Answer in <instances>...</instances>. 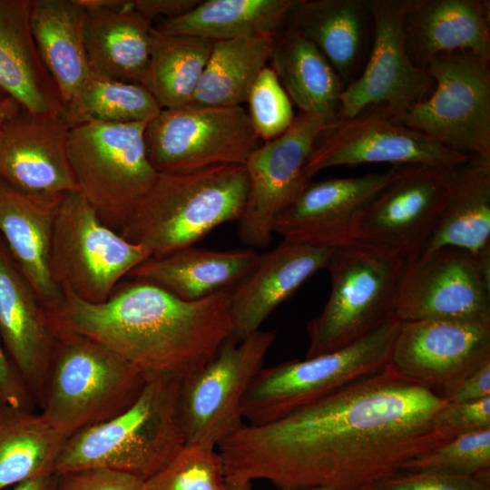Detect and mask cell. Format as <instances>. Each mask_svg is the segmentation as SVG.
<instances>
[{
  "label": "cell",
  "instance_id": "obj_47",
  "mask_svg": "<svg viewBox=\"0 0 490 490\" xmlns=\"http://www.w3.org/2000/svg\"><path fill=\"white\" fill-rule=\"evenodd\" d=\"M21 109L19 103L12 97L5 95L0 98V135L5 124Z\"/></svg>",
  "mask_w": 490,
  "mask_h": 490
},
{
  "label": "cell",
  "instance_id": "obj_46",
  "mask_svg": "<svg viewBox=\"0 0 490 490\" xmlns=\"http://www.w3.org/2000/svg\"><path fill=\"white\" fill-rule=\"evenodd\" d=\"M57 479L55 473L38 475L14 485L12 490H57Z\"/></svg>",
  "mask_w": 490,
  "mask_h": 490
},
{
  "label": "cell",
  "instance_id": "obj_22",
  "mask_svg": "<svg viewBox=\"0 0 490 490\" xmlns=\"http://www.w3.org/2000/svg\"><path fill=\"white\" fill-rule=\"evenodd\" d=\"M335 248L282 240L260 254L251 270L230 291L232 338L240 341L312 275L325 269Z\"/></svg>",
  "mask_w": 490,
  "mask_h": 490
},
{
  "label": "cell",
  "instance_id": "obj_24",
  "mask_svg": "<svg viewBox=\"0 0 490 490\" xmlns=\"http://www.w3.org/2000/svg\"><path fill=\"white\" fill-rule=\"evenodd\" d=\"M64 195L27 192L0 180V235L19 270L49 309L63 299L51 278L49 251Z\"/></svg>",
  "mask_w": 490,
  "mask_h": 490
},
{
  "label": "cell",
  "instance_id": "obj_25",
  "mask_svg": "<svg viewBox=\"0 0 490 490\" xmlns=\"http://www.w3.org/2000/svg\"><path fill=\"white\" fill-rule=\"evenodd\" d=\"M259 257L252 249L218 250L191 245L150 257L126 278L150 282L179 299L193 301L231 290Z\"/></svg>",
  "mask_w": 490,
  "mask_h": 490
},
{
  "label": "cell",
  "instance_id": "obj_51",
  "mask_svg": "<svg viewBox=\"0 0 490 490\" xmlns=\"http://www.w3.org/2000/svg\"><path fill=\"white\" fill-rule=\"evenodd\" d=\"M5 96V94L0 90V98Z\"/></svg>",
  "mask_w": 490,
  "mask_h": 490
},
{
  "label": "cell",
  "instance_id": "obj_43",
  "mask_svg": "<svg viewBox=\"0 0 490 490\" xmlns=\"http://www.w3.org/2000/svg\"><path fill=\"white\" fill-rule=\"evenodd\" d=\"M0 404L32 409L35 404L24 379L0 343Z\"/></svg>",
  "mask_w": 490,
  "mask_h": 490
},
{
  "label": "cell",
  "instance_id": "obj_12",
  "mask_svg": "<svg viewBox=\"0 0 490 490\" xmlns=\"http://www.w3.org/2000/svg\"><path fill=\"white\" fill-rule=\"evenodd\" d=\"M144 138L148 158L158 173L244 165L262 144L242 106L162 109L147 123Z\"/></svg>",
  "mask_w": 490,
  "mask_h": 490
},
{
  "label": "cell",
  "instance_id": "obj_11",
  "mask_svg": "<svg viewBox=\"0 0 490 490\" xmlns=\"http://www.w3.org/2000/svg\"><path fill=\"white\" fill-rule=\"evenodd\" d=\"M275 338L274 330L261 329L240 341L230 337L211 360L180 381L185 444L216 447L244 425L242 400Z\"/></svg>",
  "mask_w": 490,
  "mask_h": 490
},
{
  "label": "cell",
  "instance_id": "obj_31",
  "mask_svg": "<svg viewBox=\"0 0 490 490\" xmlns=\"http://www.w3.org/2000/svg\"><path fill=\"white\" fill-rule=\"evenodd\" d=\"M270 61L300 113L338 120L339 99L346 85L310 40L285 26L274 39Z\"/></svg>",
  "mask_w": 490,
  "mask_h": 490
},
{
  "label": "cell",
  "instance_id": "obj_48",
  "mask_svg": "<svg viewBox=\"0 0 490 490\" xmlns=\"http://www.w3.org/2000/svg\"><path fill=\"white\" fill-rule=\"evenodd\" d=\"M84 9H116L124 7L129 0H76Z\"/></svg>",
  "mask_w": 490,
  "mask_h": 490
},
{
  "label": "cell",
  "instance_id": "obj_19",
  "mask_svg": "<svg viewBox=\"0 0 490 490\" xmlns=\"http://www.w3.org/2000/svg\"><path fill=\"white\" fill-rule=\"evenodd\" d=\"M402 167L358 177L309 181L278 215L273 232L292 242L331 248L345 244L351 240L358 212L399 174Z\"/></svg>",
  "mask_w": 490,
  "mask_h": 490
},
{
  "label": "cell",
  "instance_id": "obj_3",
  "mask_svg": "<svg viewBox=\"0 0 490 490\" xmlns=\"http://www.w3.org/2000/svg\"><path fill=\"white\" fill-rule=\"evenodd\" d=\"M180 381L170 376H150L124 412L65 440L54 473L104 467L144 481L152 477L186 443L179 415Z\"/></svg>",
  "mask_w": 490,
  "mask_h": 490
},
{
  "label": "cell",
  "instance_id": "obj_17",
  "mask_svg": "<svg viewBox=\"0 0 490 490\" xmlns=\"http://www.w3.org/2000/svg\"><path fill=\"white\" fill-rule=\"evenodd\" d=\"M490 360V318L402 322L389 366L447 399L461 381Z\"/></svg>",
  "mask_w": 490,
  "mask_h": 490
},
{
  "label": "cell",
  "instance_id": "obj_16",
  "mask_svg": "<svg viewBox=\"0 0 490 490\" xmlns=\"http://www.w3.org/2000/svg\"><path fill=\"white\" fill-rule=\"evenodd\" d=\"M452 167L403 166L358 212L350 239L388 249L407 261L418 257L437 225Z\"/></svg>",
  "mask_w": 490,
  "mask_h": 490
},
{
  "label": "cell",
  "instance_id": "obj_38",
  "mask_svg": "<svg viewBox=\"0 0 490 490\" xmlns=\"http://www.w3.org/2000/svg\"><path fill=\"white\" fill-rule=\"evenodd\" d=\"M226 472L215 446L185 444L159 472L145 481L146 490H223Z\"/></svg>",
  "mask_w": 490,
  "mask_h": 490
},
{
  "label": "cell",
  "instance_id": "obj_18",
  "mask_svg": "<svg viewBox=\"0 0 490 490\" xmlns=\"http://www.w3.org/2000/svg\"><path fill=\"white\" fill-rule=\"evenodd\" d=\"M317 142L305 167L307 179L322 170L364 163L452 167L470 155L397 123L377 109L338 120Z\"/></svg>",
  "mask_w": 490,
  "mask_h": 490
},
{
  "label": "cell",
  "instance_id": "obj_6",
  "mask_svg": "<svg viewBox=\"0 0 490 490\" xmlns=\"http://www.w3.org/2000/svg\"><path fill=\"white\" fill-rule=\"evenodd\" d=\"M407 260L386 248L351 240L334 249L327 269L331 290L307 326L305 358L345 348L395 317Z\"/></svg>",
  "mask_w": 490,
  "mask_h": 490
},
{
  "label": "cell",
  "instance_id": "obj_9",
  "mask_svg": "<svg viewBox=\"0 0 490 490\" xmlns=\"http://www.w3.org/2000/svg\"><path fill=\"white\" fill-rule=\"evenodd\" d=\"M151 257L148 250L108 227L79 191L65 193L51 238L49 270L62 293L93 304Z\"/></svg>",
  "mask_w": 490,
  "mask_h": 490
},
{
  "label": "cell",
  "instance_id": "obj_30",
  "mask_svg": "<svg viewBox=\"0 0 490 490\" xmlns=\"http://www.w3.org/2000/svg\"><path fill=\"white\" fill-rule=\"evenodd\" d=\"M85 9L76 0H32L31 29L62 107L91 74L84 41Z\"/></svg>",
  "mask_w": 490,
  "mask_h": 490
},
{
  "label": "cell",
  "instance_id": "obj_29",
  "mask_svg": "<svg viewBox=\"0 0 490 490\" xmlns=\"http://www.w3.org/2000/svg\"><path fill=\"white\" fill-rule=\"evenodd\" d=\"M153 22L133 0L122 8L85 9L84 41L91 72L147 86Z\"/></svg>",
  "mask_w": 490,
  "mask_h": 490
},
{
  "label": "cell",
  "instance_id": "obj_15",
  "mask_svg": "<svg viewBox=\"0 0 490 490\" xmlns=\"http://www.w3.org/2000/svg\"><path fill=\"white\" fill-rule=\"evenodd\" d=\"M395 317L401 322L490 318V254L443 247L407 260Z\"/></svg>",
  "mask_w": 490,
  "mask_h": 490
},
{
  "label": "cell",
  "instance_id": "obj_49",
  "mask_svg": "<svg viewBox=\"0 0 490 490\" xmlns=\"http://www.w3.org/2000/svg\"><path fill=\"white\" fill-rule=\"evenodd\" d=\"M223 490H251V481L226 476Z\"/></svg>",
  "mask_w": 490,
  "mask_h": 490
},
{
  "label": "cell",
  "instance_id": "obj_7",
  "mask_svg": "<svg viewBox=\"0 0 490 490\" xmlns=\"http://www.w3.org/2000/svg\"><path fill=\"white\" fill-rule=\"evenodd\" d=\"M146 125L86 122L69 131L67 155L78 191L119 233L158 176L147 154Z\"/></svg>",
  "mask_w": 490,
  "mask_h": 490
},
{
  "label": "cell",
  "instance_id": "obj_1",
  "mask_svg": "<svg viewBox=\"0 0 490 490\" xmlns=\"http://www.w3.org/2000/svg\"><path fill=\"white\" fill-rule=\"evenodd\" d=\"M446 402L388 365L273 422L243 425L218 448L227 477L365 490L445 443L433 421Z\"/></svg>",
  "mask_w": 490,
  "mask_h": 490
},
{
  "label": "cell",
  "instance_id": "obj_28",
  "mask_svg": "<svg viewBox=\"0 0 490 490\" xmlns=\"http://www.w3.org/2000/svg\"><path fill=\"white\" fill-rule=\"evenodd\" d=\"M370 25L368 0H298L285 24L318 48L345 85L360 73Z\"/></svg>",
  "mask_w": 490,
  "mask_h": 490
},
{
  "label": "cell",
  "instance_id": "obj_44",
  "mask_svg": "<svg viewBox=\"0 0 490 490\" xmlns=\"http://www.w3.org/2000/svg\"><path fill=\"white\" fill-rule=\"evenodd\" d=\"M488 397H490V360L466 377L446 401L471 402Z\"/></svg>",
  "mask_w": 490,
  "mask_h": 490
},
{
  "label": "cell",
  "instance_id": "obj_14",
  "mask_svg": "<svg viewBox=\"0 0 490 490\" xmlns=\"http://www.w3.org/2000/svg\"><path fill=\"white\" fill-rule=\"evenodd\" d=\"M373 43L359 74L344 88L338 120L377 109L396 120L429 96L434 81L409 58L403 35V0H368Z\"/></svg>",
  "mask_w": 490,
  "mask_h": 490
},
{
  "label": "cell",
  "instance_id": "obj_27",
  "mask_svg": "<svg viewBox=\"0 0 490 490\" xmlns=\"http://www.w3.org/2000/svg\"><path fill=\"white\" fill-rule=\"evenodd\" d=\"M443 247L490 254V153L472 154L450 169L437 225L421 254Z\"/></svg>",
  "mask_w": 490,
  "mask_h": 490
},
{
  "label": "cell",
  "instance_id": "obj_26",
  "mask_svg": "<svg viewBox=\"0 0 490 490\" xmlns=\"http://www.w3.org/2000/svg\"><path fill=\"white\" fill-rule=\"evenodd\" d=\"M32 0H0V90L33 114H61L58 90L31 29Z\"/></svg>",
  "mask_w": 490,
  "mask_h": 490
},
{
  "label": "cell",
  "instance_id": "obj_37",
  "mask_svg": "<svg viewBox=\"0 0 490 490\" xmlns=\"http://www.w3.org/2000/svg\"><path fill=\"white\" fill-rule=\"evenodd\" d=\"M490 470V428L462 435L401 465L399 473L472 476Z\"/></svg>",
  "mask_w": 490,
  "mask_h": 490
},
{
  "label": "cell",
  "instance_id": "obj_34",
  "mask_svg": "<svg viewBox=\"0 0 490 490\" xmlns=\"http://www.w3.org/2000/svg\"><path fill=\"white\" fill-rule=\"evenodd\" d=\"M271 37L214 42L197 90L189 104L241 106L260 73L270 60Z\"/></svg>",
  "mask_w": 490,
  "mask_h": 490
},
{
  "label": "cell",
  "instance_id": "obj_32",
  "mask_svg": "<svg viewBox=\"0 0 490 490\" xmlns=\"http://www.w3.org/2000/svg\"><path fill=\"white\" fill-rule=\"evenodd\" d=\"M298 0H206L189 13L160 20L155 30L213 42L236 38H275Z\"/></svg>",
  "mask_w": 490,
  "mask_h": 490
},
{
  "label": "cell",
  "instance_id": "obj_10",
  "mask_svg": "<svg viewBox=\"0 0 490 490\" xmlns=\"http://www.w3.org/2000/svg\"><path fill=\"white\" fill-rule=\"evenodd\" d=\"M489 61L470 52L433 56L426 66L433 91L392 121L457 152L490 153Z\"/></svg>",
  "mask_w": 490,
  "mask_h": 490
},
{
  "label": "cell",
  "instance_id": "obj_39",
  "mask_svg": "<svg viewBox=\"0 0 490 490\" xmlns=\"http://www.w3.org/2000/svg\"><path fill=\"white\" fill-rule=\"evenodd\" d=\"M247 103L250 123L262 142L281 135L295 119L291 100L270 67L260 73Z\"/></svg>",
  "mask_w": 490,
  "mask_h": 490
},
{
  "label": "cell",
  "instance_id": "obj_21",
  "mask_svg": "<svg viewBox=\"0 0 490 490\" xmlns=\"http://www.w3.org/2000/svg\"><path fill=\"white\" fill-rule=\"evenodd\" d=\"M69 131L61 114L21 109L0 135V180L32 193L78 191L67 155Z\"/></svg>",
  "mask_w": 490,
  "mask_h": 490
},
{
  "label": "cell",
  "instance_id": "obj_23",
  "mask_svg": "<svg viewBox=\"0 0 490 490\" xmlns=\"http://www.w3.org/2000/svg\"><path fill=\"white\" fill-rule=\"evenodd\" d=\"M488 3L403 0V35L413 64L426 69L433 56L454 52H470L490 60Z\"/></svg>",
  "mask_w": 490,
  "mask_h": 490
},
{
  "label": "cell",
  "instance_id": "obj_50",
  "mask_svg": "<svg viewBox=\"0 0 490 490\" xmlns=\"http://www.w3.org/2000/svg\"><path fill=\"white\" fill-rule=\"evenodd\" d=\"M285 490H334L326 486H311V487H297V488H289Z\"/></svg>",
  "mask_w": 490,
  "mask_h": 490
},
{
  "label": "cell",
  "instance_id": "obj_41",
  "mask_svg": "<svg viewBox=\"0 0 490 490\" xmlns=\"http://www.w3.org/2000/svg\"><path fill=\"white\" fill-rule=\"evenodd\" d=\"M365 490H490V470L472 476L399 473Z\"/></svg>",
  "mask_w": 490,
  "mask_h": 490
},
{
  "label": "cell",
  "instance_id": "obj_4",
  "mask_svg": "<svg viewBox=\"0 0 490 490\" xmlns=\"http://www.w3.org/2000/svg\"><path fill=\"white\" fill-rule=\"evenodd\" d=\"M248 188L241 164L158 173L120 234L151 257L194 245L214 228L240 219Z\"/></svg>",
  "mask_w": 490,
  "mask_h": 490
},
{
  "label": "cell",
  "instance_id": "obj_42",
  "mask_svg": "<svg viewBox=\"0 0 490 490\" xmlns=\"http://www.w3.org/2000/svg\"><path fill=\"white\" fill-rule=\"evenodd\" d=\"M57 475V490H146L142 478L104 467L83 468Z\"/></svg>",
  "mask_w": 490,
  "mask_h": 490
},
{
  "label": "cell",
  "instance_id": "obj_5",
  "mask_svg": "<svg viewBox=\"0 0 490 490\" xmlns=\"http://www.w3.org/2000/svg\"><path fill=\"white\" fill-rule=\"evenodd\" d=\"M54 321L55 343L40 415L68 438L124 412L149 376L102 344Z\"/></svg>",
  "mask_w": 490,
  "mask_h": 490
},
{
  "label": "cell",
  "instance_id": "obj_36",
  "mask_svg": "<svg viewBox=\"0 0 490 490\" xmlns=\"http://www.w3.org/2000/svg\"><path fill=\"white\" fill-rule=\"evenodd\" d=\"M162 110L144 86L91 72L61 115L69 127L86 122L148 123Z\"/></svg>",
  "mask_w": 490,
  "mask_h": 490
},
{
  "label": "cell",
  "instance_id": "obj_13",
  "mask_svg": "<svg viewBox=\"0 0 490 490\" xmlns=\"http://www.w3.org/2000/svg\"><path fill=\"white\" fill-rule=\"evenodd\" d=\"M337 121L299 113L286 132L250 154L244 164L247 199L237 220L239 238L245 245L263 249L270 244L276 218L309 181L304 167L317 142Z\"/></svg>",
  "mask_w": 490,
  "mask_h": 490
},
{
  "label": "cell",
  "instance_id": "obj_33",
  "mask_svg": "<svg viewBox=\"0 0 490 490\" xmlns=\"http://www.w3.org/2000/svg\"><path fill=\"white\" fill-rule=\"evenodd\" d=\"M66 439L32 409L0 404V490L54 473Z\"/></svg>",
  "mask_w": 490,
  "mask_h": 490
},
{
  "label": "cell",
  "instance_id": "obj_45",
  "mask_svg": "<svg viewBox=\"0 0 490 490\" xmlns=\"http://www.w3.org/2000/svg\"><path fill=\"white\" fill-rule=\"evenodd\" d=\"M200 0H133L134 8L153 22L180 17L192 10Z\"/></svg>",
  "mask_w": 490,
  "mask_h": 490
},
{
  "label": "cell",
  "instance_id": "obj_40",
  "mask_svg": "<svg viewBox=\"0 0 490 490\" xmlns=\"http://www.w3.org/2000/svg\"><path fill=\"white\" fill-rule=\"evenodd\" d=\"M433 426L444 442L490 428V397L471 402L447 401L436 414Z\"/></svg>",
  "mask_w": 490,
  "mask_h": 490
},
{
  "label": "cell",
  "instance_id": "obj_35",
  "mask_svg": "<svg viewBox=\"0 0 490 490\" xmlns=\"http://www.w3.org/2000/svg\"><path fill=\"white\" fill-rule=\"evenodd\" d=\"M214 42L152 29L146 88L162 109L191 103Z\"/></svg>",
  "mask_w": 490,
  "mask_h": 490
},
{
  "label": "cell",
  "instance_id": "obj_8",
  "mask_svg": "<svg viewBox=\"0 0 490 490\" xmlns=\"http://www.w3.org/2000/svg\"><path fill=\"white\" fill-rule=\"evenodd\" d=\"M401 321L396 317L338 350L262 368L241 403L250 425L273 422L356 380L378 373L390 361Z\"/></svg>",
  "mask_w": 490,
  "mask_h": 490
},
{
  "label": "cell",
  "instance_id": "obj_20",
  "mask_svg": "<svg viewBox=\"0 0 490 490\" xmlns=\"http://www.w3.org/2000/svg\"><path fill=\"white\" fill-rule=\"evenodd\" d=\"M0 338L35 404H43L55 343L49 309L19 270L0 238Z\"/></svg>",
  "mask_w": 490,
  "mask_h": 490
},
{
  "label": "cell",
  "instance_id": "obj_2",
  "mask_svg": "<svg viewBox=\"0 0 490 490\" xmlns=\"http://www.w3.org/2000/svg\"><path fill=\"white\" fill-rule=\"evenodd\" d=\"M121 281L93 304L65 292L51 309L61 326L102 344L147 376L193 374L232 336L230 290L187 301L150 282Z\"/></svg>",
  "mask_w": 490,
  "mask_h": 490
}]
</instances>
